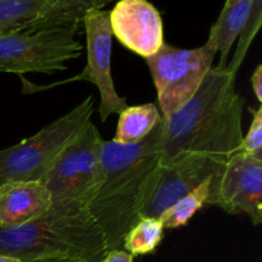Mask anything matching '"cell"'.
<instances>
[{
	"mask_svg": "<svg viewBox=\"0 0 262 262\" xmlns=\"http://www.w3.org/2000/svg\"><path fill=\"white\" fill-rule=\"evenodd\" d=\"M228 68L212 67L193 96L164 120L160 165L201 161L219 169L241 152L245 100Z\"/></svg>",
	"mask_w": 262,
	"mask_h": 262,
	"instance_id": "obj_1",
	"label": "cell"
},
{
	"mask_svg": "<svg viewBox=\"0 0 262 262\" xmlns=\"http://www.w3.org/2000/svg\"><path fill=\"white\" fill-rule=\"evenodd\" d=\"M164 120L143 141L122 145L104 141L100 154L101 181L87 211L104 235L107 252L120 250L152 192L160 173Z\"/></svg>",
	"mask_w": 262,
	"mask_h": 262,
	"instance_id": "obj_2",
	"label": "cell"
},
{
	"mask_svg": "<svg viewBox=\"0 0 262 262\" xmlns=\"http://www.w3.org/2000/svg\"><path fill=\"white\" fill-rule=\"evenodd\" d=\"M106 253L104 235L87 210L50 206L25 224L0 225V256L20 262L54 257L100 262Z\"/></svg>",
	"mask_w": 262,
	"mask_h": 262,
	"instance_id": "obj_3",
	"label": "cell"
},
{
	"mask_svg": "<svg viewBox=\"0 0 262 262\" xmlns=\"http://www.w3.org/2000/svg\"><path fill=\"white\" fill-rule=\"evenodd\" d=\"M94 97L43 127L32 137L0 150V187L10 182H41L64 148L91 123Z\"/></svg>",
	"mask_w": 262,
	"mask_h": 262,
	"instance_id": "obj_4",
	"label": "cell"
},
{
	"mask_svg": "<svg viewBox=\"0 0 262 262\" xmlns=\"http://www.w3.org/2000/svg\"><path fill=\"white\" fill-rule=\"evenodd\" d=\"M104 138L94 123L63 150L41 181L50 206L87 210L101 181L100 154Z\"/></svg>",
	"mask_w": 262,
	"mask_h": 262,
	"instance_id": "obj_5",
	"label": "cell"
},
{
	"mask_svg": "<svg viewBox=\"0 0 262 262\" xmlns=\"http://www.w3.org/2000/svg\"><path fill=\"white\" fill-rule=\"evenodd\" d=\"M79 23L0 36V72L48 73L66 71L67 63L81 56L77 40Z\"/></svg>",
	"mask_w": 262,
	"mask_h": 262,
	"instance_id": "obj_6",
	"label": "cell"
},
{
	"mask_svg": "<svg viewBox=\"0 0 262 262\" xmlns=\"http://www.w3.org/2000/svg\"><path fill=\"white\" fill-rule=\"evenodd\" d=\"M216 54L209 41L196 49H179L164 42L158 53L145 59L158 91L163 120L193 96L212 68Z\"/></svg>",
	"mask_w": 262,
	"mask_h": 262,
	"instance_id": "obj_7",
	"label": "cell"
},
{
	"mask_svg": "<svg viewBox=\"0 0 262 262\" xmlns=\"http://www.w3.org/2000/svg\"><path fill=\"white\" fill-rule=\"evenodd\" d=\"M82 23L86 30L87 64L83 71L72 78L50 86L36 87V90L51 89L61 83L86 81L91 82L99 89L100 105L99 114L101 122H106L113 114H120L128 106L127 100L120 97L115 90L112 77V48L113 31L110 27L109 12L90 10L84 15Z\"/></svg>",
	"mask_w": 262,
	"mask_h": 262,
	"instance_id": "obj_8",
	"label": "cell"
},
{
	"mask_svg": "<svg viewBox=\"0 0 262 262\" xmlns=\"http://www.w3.org/2000/svg\"><path fill=\"white\" fill-rule=\"evenodd\" d=\"M206 206L230 215L245 212L253 225L262 222V156L238 152L229 159L210 188Z\"/></svg>",
	"mask_w": 262,
	"mask_h": 262,
	"instance_id": "obj_9",
	"label": "cell"
},
{
	"mask_svg": "<svg viewBox=\"0 0 262 262\" xmlns=\"http://www.w3.org/2000/svg\"><path fill=\"white\" fill-rule=\"evenodd\" d=\"M113 36L147 59L164 45L163 18L147 0H119L109 12Z\"/></svg>",
	"mask_w": 262,
	"mask_h": 262,
	"instance_id": "obj_10",
	"label": "cell"
},
{
	"mask_svg": "<svg viewBox=\"0 0 262 262\" xmlns=\"http://www.w3.org/2000/svg\"><path fill=\"white\" fill-rule=\"evenodd\" d=\"M220 173L222 171L215 166L201 161L187 160L170 166H161L152 192L141 210L140 217L158 219L165 210L207 179H211V187Z\"/></svg>",
	"mask_w": 262,
	"mask_h": 262,
	"instance_id": "obj_11",
	"label": "cell"
},
{
	"mask_svg": "<svg viewBox=\"0 0 262 262\" xmlns=\"http://www.w3.org/2000/svg\"><path fill=\"white\" fill-rule=\"evenodd\" d=\"M50 196L41 182H10L0 187V225L31 222L50 209Z\"/></svg>",
	"mask_w": 262,
	"mask_h": 262,
	"instance_id": "obj_12",
	"label": "cell"
},
{
	"mask_svg": "<svg viewBox=\"0 0 262 262\" xmlns=\"http://www.w3.org/2000/svg\"><path fill=\"white\" fill-rule=\"evenodd\" d=\"M252 0H225V4L212 25L207 41L220 53L217 69L228 68L230 49L238 38L250 13Z\"/></svg>",
	"mask_w": 262,
	"mask_h": 262,
	"instance_id": "obj_13",
	"label": "cell"
},
{
	"mask_svg": "<svg viewBox=\"0 0 262 262\" xmlns=\"http://www.w3.org/2000/svg\"><path fill=\"white\" fill-rule=\"evenodd\" d=\"M119 0H46L40 17L26 31H38L79 23L90 10H102L107 4Z\"/></svg>",
	"mask_w": 262,
	"mask_h": 262,
	"instance_id": "obj_14",
	"label": "cell"
},
{
	"mask_svg": "<svg viewBox=\"0 0 262 262\" xmlns=\"http://www.w3.org/2000/svg\"><path fill=\"white\" fill-rule=\"evenodd\" d=\"M163 120L155 104L127 106L119 114L117 133L113 140L122 145H133L145 140Z\"/></svg>",
	"mask_w": 262,
	"mask_h": 262,
	"instance_id": "obj_15",
	"label": "cell"
},
{
	"mask_svg": "<svg viewBox=\"0 0 262 262\" xmlns=\"http://www.w3.org/2000/svg\"><path fill=\"white\" fill-rule=\"evenodd\" d=\"M45 4L46 0H0V36L27 30Z\"/></svg>",
	"mask_w": 262,
	"mask_h": 262,
	"instance_id": "obj_16",
	"label": "cell"
},
{
	"mask_svg": "<svg viewBox=\"0 0 262 262\" xmlns=\"http://www.w3.org/2000/svg\"><path fill=\"white\" fill-rule=\"evenodd\" d=\"M210 184H211V179H207L188 194L182 197L173 206L165 210L158 217L163 224L164 229H176V228L184 227L199 210L206 206L210 194Z\"/></svg>",
	"mask_w": 262,
	"mask_h": 262,
	"instance_id": "obj_17",
	"label": "cell"
},
{
	"mask_svg": "<svg viewBox=\"0 0 262 262\" xmlns=\"http://www.w3.org/2000/svg\"><path fill=\"white\" fill-rule=\"evenodd\" d=\"M164 237V227L155 217H140L125 234L123 248L135 256L154 252Z\"/></svg>",
	"mask_w": 262,
	"mask_h": 262,
	"instance_id": "obj_18",
	"label": "cell"
},
{
	"mask_svg": "<svg viewBox=\"0 0 262 262\" xmlns=\"http://www.w3.org/2000/svg\"><path fill=\"white\" fill-rule=\"evenodd\" d=\"M262 26V0H252V5H251L250 13L247 15L245 25H243L242 30H241L239 35H238V43L235 48L234 55H233L232 60L228 63V69L232 73L237 74L239 71L241 66H242L243 60H245L246 55H247L250 46L252 41L255 40L256 35L258 33Z\"/></svg>",
	"mask_w": 262,
	"mask_h": 262,
	"instance_id": "obj_19",
	"label": "cell"
},
{
	"mask_svg": "<svg viewBox=\"0 0 262 262\" xmlns=\"http://www.w3.org/2000/svg\"><path fill=\"white\" fill-rule=\"evenodd\" d=\"M241 152L252 156H262V107L253 112L250 129L247 135L243 136Z\"/></svg>",
	"mask_w": 262,
	"mask_h": 262,
	"instance_id": "obj_20",
	"label": "cell"
},
{
	"mask_svg": "<svg viewBox=\"0 0 262 262\" xmlns=\"http://www.w3.org/2000/svg\"><path fill=\"white\" fill-rule=\"evenodd\" d=\"M100 262H133V256L124 250L109 251Z\"/></svg>",
	"mask_w": 262,
	"mask_h": 262,
	"instance_id": "obj_21",
	"label": "cell"
},
{
	"mask_svg": "<svg viewBox=\"0 0 262 262\" xmlns=\"http://www.w3.org/2000/svg\"><path fill=\"white\" fill-rule=\"evenodd\" d=\"M251 83H252V89L256 97H257L258 101L262 102V66H257L256 71L253 72Z\"/></svg>",
	"mask_w": 262,
	"mask_h": 262,
	"instance_id": "obj_22",
	"label": "cell"
},
{
	"mask_svg": "<svg viewBox=\"0 0 262 262\" xmlns=\"http://www.w3.org/2000/svg\"><path fill=\"white\" fill-rule=\"evenodd\" d=\"M32 262H87L82 260H77V258H69V257H54V258H42V260H36Z\"/></svg>",
	"mask_w": 262,
	"mask_h": 262,
	"instance_id": "obj_23",
	"label": "cell"
},
{
	"mask_svg": "<svg viewBox=\"0 0 262 262\" xmlns=\"http://www.w3.org/2000/svg\"><path fill=\"white\" fill-rule=\"evenodd\" d=\"M0 262H20L17 258L13 257H8V256H0Z\"/></svg>",
	"mask_w": 262,
	"mask_h": 262,
	"instance_id": "obj_24",
	"label": "cell"
}]
</instances>
